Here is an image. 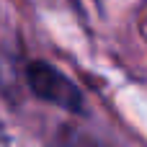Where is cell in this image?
I'll return each mask as SVG.
<instances>
[{"mask_svg": "<svg viewBox=\"0 0 147 147\" xmlns=\"http://www.w3.org/2000/svg\"><path fill=\"white\" fill-rule=\"evenodd\" d=\"M26 80L41 101H49L65 111H75V114L83 111V93L57 67H52L47 62H31L26 70Z\"/></svg>", "mask_w": 147, "mask_h": 147, "instance_id": "cell-1", "label": "cell"}, {"mask_svg": "<svg viewBox=\"0 0 147 147\" xmlns=\"http://www.w3.org/2000/svg\"><path fill=\"white\" fill-rule=\"evenodd\" d=\"M57 147H93L90 142H85L83 137H78V134H70V137H65V140H59Z\"/></svg>", "mask_w": 147, "mask_h": 147, "instance_id": "cell-2", "label": "cell"}]
</instances>
